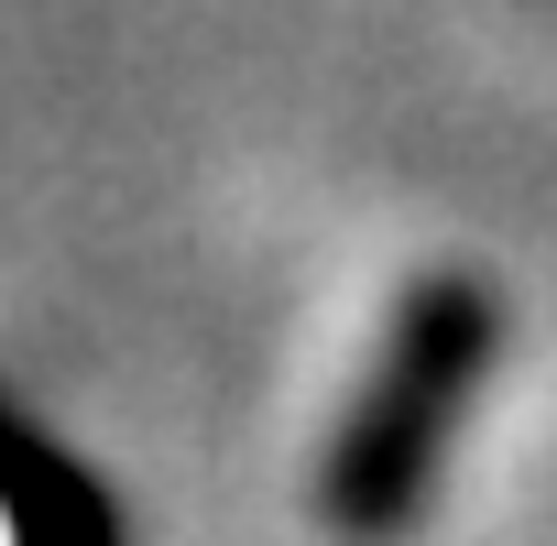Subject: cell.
<instances>
[{
  "mask_svg": "<svg viewBox=\"0 0 557 546\" xmlns=\"http://www.w3.org/2000/svg\"><path fill=\"white\" fill-rule=\"evenodd\" d=\"M492 361H503V296L470 262H426L394 296V318H383V339H372V361L318 448V524L339 546L416 535V513L437 502V481L459 459V426H470Z\"/></svg>",
  "mask_w": 557,
  "mask_h": 546,
  "instance_id": "1",
  "label": "cell"
}]
</instances>
